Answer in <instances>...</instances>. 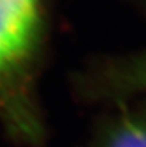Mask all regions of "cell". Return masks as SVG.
Wrapping results in <instances>:
<instances>
[{
    "label": "cell",
    "instance_id": "7a4b0ae2",
    "mask_svg": "<svg viewBox=\"0 0 146 147\" xmlns=\"http://www.w3.org/2000/svg\"><path fill=\"white\" fill-rule=\"evenodd\" d=\"M102 147H146V115L120 119L109 130Z\"/></svg>",
    "mask_w": 146,
    "mask_h": 147
},
{
    "label": "cell",
    "instance_id": "6da1fadb",
    "mask_svg": "<svg viewBox=\"0 0 146 147\" xmlns=\"http://www.w3.org/2000/svg\"><path fill=\"white\" fill-rule=\"evenodd\" d=\"M41 0H0V111H20V90L38 48Z\"/></svg>",
    "mask_w": 146,
    "mask_h": 147
},
{
    "label": "cell",
    "instance_id": "3957f363",
    "mask_svg": "<svg viewBox=\"0 0 146 147\" xmlns=\"http://www.w3.org/2000/svg\"><path fill=\"white\" fill-rule=\"evenodd\" d=\"M123 79L128 88L146 90V58L139 59L136 63L129 66Z\"/></svg>",
    "mask_w": 146,
    "mask_h": 147
}]
</instances>
